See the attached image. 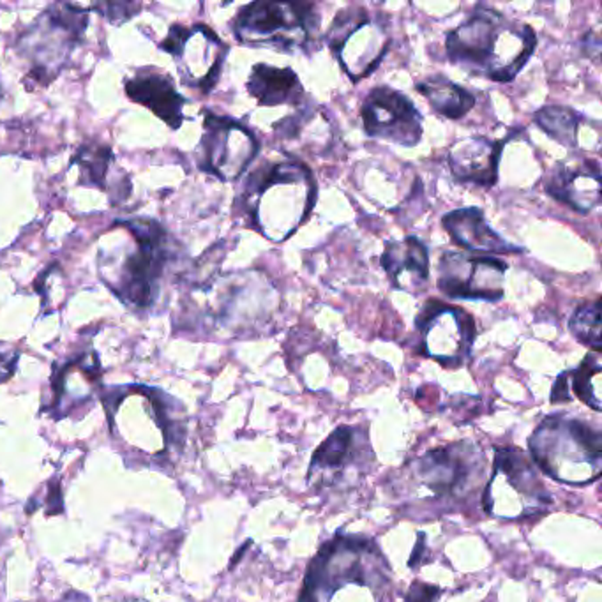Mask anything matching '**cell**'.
<instances>
[{
	"label": "cell",
	"instance_id": "1",
	"mask_svg": "<svg viewBox=\"0 0 602 602\" xmlns=\"http://www.w3.org/2000/svg\"><path fill=\"white\" fill-rule=\"evenodd\" d=\"M318 196L313 170L297 157L253 170L236 200L237 216L270 242H285L312 216Z\"/></svg>",
	"mask_w": 602,
	"mask_h": 602
},
{
	"label": "cell",
	"instance_id": "2",
	"mask_svg": "<svg viewBox=\"0 0 602 602\" xmlns=\"http://www.w3.org/2000/svg\"><path fill=\"white\" fill-rule=\"evenodd\" d=\"M537 48V34L528 24L488 5H477L461 26L446 36L447 58L469 75L509 83Z\"/></svg>",
	"mask_w": 602,
	"mask_h": 602
},
{
	"label": "cell",
	"instance_id": "3",
	"mask_svg": "<svg viewBox=\"0 0 602 602\" xmlns=\"http://www.w3.org/2000/svg\"><path fill=\"white\" fill-rule=\"evenodd\" d=\"M350 585L384 597L389 588V564L373 541L340 533L316 553L299 602H331Z\"/></svg>",
	"mask_w": 602,
	"mask_h": 602
},
{
	"label": "cell",
	"instance_id": "4",
	"mask_svg": "<svg viewBox=\"0 0 602 602\" xmlns=\"http://www.w3.org/2000/svg\"><path fill=\"white\" fill-rule=\"evenodd\" d=\"M322 16L313 2L257 0L238 9L232 34L249 48L310 55L320 43Z\"/></svg>",
	"mask_w": 602,
	"mask_h": 602
},
{
	"label": "cell",
	"instance_id": "5",
	"mask_svg": "<svg viewBox=\"0 0 602 602\" xmlns=\"http://www.w3.org/2000/svg\"><path fill=\"white\" fill-rule=\"evenodd\" d=\"M533 461L551 479L565 484H590L602 470V437L586 422L550 416L528 440Z\"/></svg>",
	"mask_w": 602,
	"mask_h": 602
},
{
	"label": "cell",
	"instance_id": "6",
	"mask_svg": "<svg viewBox=\"0 0 602 602\" xmlns=\"http://www.w3.org/2000/svg\"><path fill=\"white\" fill-rule=\"evenodd\" d=\"M130 230L132 246L113 267H103V280L128 306L149 308L157 293V281L168 262L164 230L151 219L121 223Z\"/></svg>",
	"mask_w": 602,
	"mask_h": 602
},
{
	"label": "cell",
	"instance_id": "7",
	"mask_svg": "<svg viewBox=\"0 0 602 602\" xmlns=\"http://www.w3.org/2000/svg\"><path fill=\"white\" fill-rule=\"evenodd\" d=\"M323 41L346 77L357 83L376 71L391 47L389 18L363 5L344 7L338 11Z\"/></svg>",
	"mask_w": 602,
	"mask_h": 602
},
{
	"label": "cell",
	"instance_id": "8",
	"mask_svg": "<svg viewBox=\"0 0 602 602\" xmlns=\"http://www.w3.org/2000/svg\"><path fill=\"white\" fill-rule=\"evenodd\" d=\"M89 22L87 11L73 4H53L18 39L30 60V79L47 85L66 66Z\"/></svg>",
	"mask_w": 602,
	"mask_h": 602
},
{
	"label": "cell",
	"instance_id": "9",
	"mask_svg": "<svg viewBox=\"0 0 602 602\" xmlns=\"http://www.w3.org/2000/svg\"><path fill=\"white\" fill-rule=\"evenodd\" d=\"M419 354L449 369L461 367L477 338L475 318L467 310L438 299H428L416 318Z\"/></svg>",
	"mask_w": 602,
	"mask_h": 602
},
{
	"label": "cell",
	"instance_id": "10",
	"mask_svg": "<svg viewBox=\"0 0 602 602\" xmlns=\"http://www.w3.org/2000/svg\"><path fill=\"white\" fill-rule=\"evenodd\" d=\"M260 153V142L232 117L206 111L198 166L223 183H236Z\"/></svg>",
	"mask_w": 602,
	"mask_h": 602
},
{
	"label": "cell",
	"instance_id": "11",
	"mask_svg": "<svg viewBox=\"0 0 602 602\" xmlns=\"http://www.w3.org/2000/svg\"><path fill=\"white\" fill-rule=\"evenodd\" d=\"M161 48L175 58L184 85L204 94L216 87L230 52V47L207 26H174Z\"/></svg>",
	"mask_w": 602,
	"mask_h": 602
},
{
	"label": "cell",
	"instance_id": "12",
	"mask_svg": "<svg viewBox=\"0 0 602 602\" xmlns=\"http://www.w3.org/2000/svg\"><path fill=\"white\" fill-rule=\"evenodd\" d=\"M511 495H516L518 518L543 512L551 503L548 491L523 452L518 449H498L493 473L482 500L486 512L490 514L493 507L503 505L497 514L498 518H503Z\"/></svg>",
	"mask_w": 602,
	"mask_h": 602
},
{
	"label": "cell",
	"instance_id": "13",
	"mask_svg": "<svg viewBox=\"0 0 602 602\" xmlns=\"http://www.w3.org/2000/svg\"><path fill=\"white\" fill-rule=\"evenodd\" d=\"M509 265L498 257L447 251L438 262V290L449 299L497 302Z\"/></svg>",
	"mask_w": 602,
	"mask_h": 602
},
{
	"label": "cell",
	"instance_id": "14",
	"mask_svg": "<svg viewBox=\"0 0 602 602\" xmlns=\"http://www.w3.org/2000/svg\"><path fill=\"white\" fill-rule=\"evenodd\" d=\"M364 132L369 138L416 147L422 140V113L408 96L380 85L369 90L361 106Z\"/></svg>",
	"mask_w": 602,
	"mask_h": 602
},
{
	"label": "cell",
	"instance_id": "15",
	"mask_svg": "<svg viewBox=\"0 0 602 602\" xmlns=\"http://www.w3.org/2000/svg\"><path fill=\"white\" fill-rule=\"evenodd\" d=\"M477 463L473 447L454 444L422 456L416 473L420 484L438 500H456L469 488Z\"/></svg>",
	"mask_w": 602,
	"mask_h": 602
},
{
	"label": "cell",
	"instance_id": "16",
	"mask_svg": "<svg viewBox=\"0 0 602 602\" xmlns=\"http://www.w3.org/2000/svg\"><path fill=\"white\" fill-rule=\"evenodd\" d=\"M546 193L577 214L599 207L602 198L601 166L594 159L556 164L546 181Z\"/></svg>",
	"mask_w": 602,
	"mask_h": 602
},
{
	"label": "cell",
	"instance_id": "17",
	"mask_svg": "<svg viewBox=\"0 0 602 602\" xmlns=\"http://www.w3.org/2000/svg\"><path fill=\"white\" fill-rule=\"evenodd\" d=\"M364 450H369L366 433L341 426L322 446L316 449L310 467V481L322 486L341 482L350 469L363 463Z\"/></svg>",
	"mask_w": 602,
	"mask_h": 602
},
{
	"label": "cell",
	"instance_id": "18",
	"mask_svg": "<svg viewBox=\"0 0 602 602\" xmlns=\"http://www.w3.org/2000/svg\"><path fill=\"white\" fill-rule=\"evenodd\" d=\"M505 140L470 136L456 142L449 151V166L458 183L493 187L498 181L500 156Z\"/></svg>",
	"mask_w": 602,
	"mask_h": 602
},
{
	"label": "cell",
	"instance_id": "19",
	"mask_svg": "<svg viewBox=\"0 0 602 602\" xmlns=\"http://www.w3.org/2000/svg\"><path fill=\"white\" fill-rule=\"evenodd\" d=\"M442 225L454 244L461 246L471 255L498 257L523 253V248L511 244L497 234L486 221L482 210L477 207L456 209L442 217Z\"/></svg>",
	"mask_w": 602,
	"mask_h": 602
},
{
	"label": "cell",
	"instance_id": "20",
	"mask_svg": "<svg viewBox=\"0 0 602 602\" xmlns=\"http://www.w3.org/2000/svg\"><path fill=\"white\" fill-rule=\"evenodd\" d=\"M380 265L393 289L417 295L429 281V251L417 237L385 242Z\"/></svg>",
	"mask_w": 602,
	"mask_h": 602
},
{
	"label": "cell",
	"instance_id": "21",
	"mask_svg": "<svg viewBox=\"0 0 602 602\" xmlns=\"http://www.w3.org/2000/svg\"><path fill=\"white\" fill-rule=\"evenodd\" d=\"M126 94L134 103L149 108L172 130H179L184 122L185 100L177 92L174 79L159 69H138L126 79Z\"/></svg>",
	"mask_w": 602,
	"mask_h": 602
},
{
	"label": "cell",
	"instance_id": "22",
	"mask_svg": "<svg viewBox=\"0 0 602 602\" xmlns=\"http://www.w3.org/2000/svg\"><path fill=\"white\" fill-rule=\"evenodd\" d=\"M246 89L262 106H302L306 103V90L291 68L255 64Z\"/></svg>",
	"mask_w": 602,
	"mask_h": 602
},
{
	"label": "cell",
	"instance_id": "23",
	"mask_svg": "<svg viewBox=\"0 0 602 602\" xmlns=\"http://www.w3.org/2000/svg\"><path fill=\"white\" fill-rule=\"evenodd\" d=\"M601 373L599 354H588L576 369L564 371L554 380L551 403H567L577 397L596 412H601Z\"/></svg>",
	"mask_w": 602,
	"mask_h": 602
},
{
	"label": "cell",
	"instance_id": "24",
	"mask_svg": "<svg viewBox=\"0 0 602 602\" xmlns=\"http://www.w3.org/2000/svg\"><path fill=\"white\" fill-rule=\"evenodd\" d=\"M416 90L426 98V101L438 115L450 121L465 117L475 106V96L470 90L442 75L422 79L416 85Z\"/></svg>",
	"mask_w": 602,
	"mask_h": 602
},
{
	"label": "cell",
	"instance_id": "25",
	"mask_svg": "<svg viewBox=\"0 0 602 602\" xmlns=\"http://www.w3.org/2000/svg\"><path fill=\"white\" fill-rule=\"evenodd\" d=\"M73 163L79 164V183L103 187L111 195V184L108 179L113 170V154L108 147L98 143H87L79 149Z\"/></svg>",
	"mask_w": 602,
	"mask_h": 602
},
{
	"label": "cell",
	"instance_id": "26",
	"mask_svg": "<svg viewBox=\"0 0 602 602\" xmlns=\"http://www.w3.org/2000/svg\"><path fill=\"white\" fill-rule=\"evenodd\" d=\"M535 122L564 147H576L579 115L575 110L562 105L544 106L535 113Z\"/></svg>",
	"mask_w": 602,
	"mask_h": 602
},
{
	"label": "cell",
	"instance_id": "27",
	"mask_svg": "<svg viewBox=\"0 0 602 602\" xmlns=\"http://www.w3.org/2000/svg\"><path fill=\"white\" fill-rule=\"evenodd\" d=\"M601 299H594L577 306L569 318V331L581 344L592 348L596 354L602 350Z\"/></svg>",
	"mask_w": 602,
	"mask_h": 602
},
{
	"label": "cell",
	"instance_id": "28",
	"mask_svg": "<svg viewBox=\"0 0 602 602\" xmlns=\"http://www.w3.org/2000/svg\"><path fill=\"white\" fill-rule=\"evenodd\" d=\"M103 16H106L111 24H122L128 18H132L134 11L140 7L138 4H128V2H108V4H96L94 5Z\"/></svg>",
	"mask_w": 602,
	"mask_h": 602
},
{
	"label": "cell",
	"instance_id": "29",
	"mask_svg": "<svg viewBox=\"0 0 602 602\" xmlns=\"http://www.w3.org/2000/svg\"><path fill=\"white\" fill-rule=\"evenodd\" d=\"M438 596H440V588L424 583H414L407 594L405 602H437Z\"/></svg>",
	"mask_w": 602,
	"mask_h": 602
},
{
	"label": "cell",
	"instance_id": "30",
	"mask_svg": "<svg viewBox=\"0 0 602 602\" xmlns=\"http://www.w3.org/2000/svg\"><path fill=\"white\" fill-rule=\"evenodd\" d=\"M16 363H18V352L5 344H0V384L13 376Z\"/></svg>",
	"mask_w": 602,
	"mask_h": 602
}]
</instances>
